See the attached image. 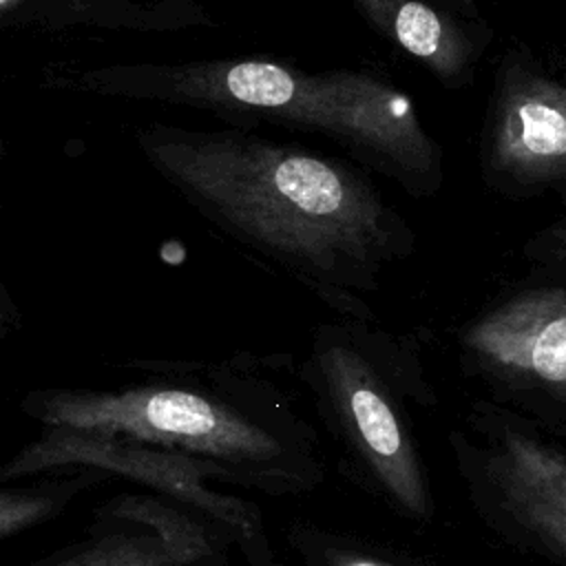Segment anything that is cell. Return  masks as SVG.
<instances>
[{
	"label": "cell",
	"instance_id": "cell-4",
	"mask_svg": "<svg viewBox=\"0 0 566 566\" xmlns=\"http://www.w3.org/2000/svg\"><path fill=\"white\" fill-rule=\"evenodd\" d=\"M493 159L522 181L566 179V88L528 73L511 77L497 106Z\"/></svg>",
	"mask_w": 566,
	"mask_h": 566
},
{
	"label": "cell",
	"instance_id": "cell-6",
	"mask_svg": "<svg viewBox=\"0 0 566 566\" xmlns=\"http://www.w3.org/2000/svg\"><path fill=\"white\" fill-rule=\"evenodd\" d=\"M332 378L343 398L345 411L385 484L405 506L422 513V480L391 405L369 382L356 358L340 352L334 354Z\"/></svg>",
	"mask_w": 566,
	"mask_h": 566
},
{
	"label": "cell",
	"instance_id": "cell-5",
	"mask_svg": "<svg viewBox=\"0 0 566 566\" xmlns=\"http://www.w3.org/2000/svg\"><path fill=\"white\" fill-rule=\"evenodd\" d=\"M469 345L491 363L566 389V292H524L469 334Z\"/></svg>",
	"mask_w": 566,
	"mask_h": 566
},
{
	"label": "cell",
	"instance_id": "cell-2",
	"mask_svg": "<svg viewBox=\"0 0 566 566\" xmlns=\"http://www.w3.org/2000/svg\"><path fill=\"white\" fill-rule=\"evenodd\" d=\"M181 93L281 113L287 119L318 126L360 150H374L398 170H411L409 166L420 170L429 155L411 102L367 77H312L274 62L245 60L190 71L181 80Z\"/></svg>",
	"mask_w": 566,
	"mask_h": 566
},
{
	"label": "cell",
	"instance_id": "cell-1",
	"mask_svg": "<svg viewBox=\"0 0 566 566\" xmlns=\"http://www.w3.org/2000/svg\"><path fill=\"white\" fill-rule=\"evenodd\" d=\"M148 157L201 210L318 272L371 265L389 248V214L345 168L259 139L153 133Z\"/></svg>",
	"mask_w": 566,
	"mask_h": 566
},
{
	"label": "cell",
	"instance_id": "cell-3",
	"mask_svg": "<svg viewBox=\"0 0 566 566\" xmlns=\"http://www.w3.org/2000/svg\"><path fill=\"white\" fill-rule=\"evenodd\" d=\"M46 422L126 433L217 458H270L279 444L230 409L184 389H130L124 394L57 396L44 407Z\"/></svg>",
	"mask_w": 566,
	"mask_h": 566
},
{
	"label": "cell",
	"instance_id": "cell-8",
	"mask_svg": "<svg viewBox=\"0 0 566 566\" xmlns=\"http://www.w3.org/2000/svg\"><path fill=\"white\" fill-rule=\"evenodd\" d=\"M391 29L396 40L413 55L429 60L440 71L451 73L460 64V42L442 18L424 2L405 0L398 4Z\"/></svg>",
	"mask_w": 566,
	"mask_h": 566
},
{
	"label": "cell",
	"instance_id": "cell-10",
	"mask_svg": "<svg viewBox=\"0 0 566 566\" xmlns=\"http://www.w3.org/2000/svg\"><path fill=\"white\" fill-rule=\"evenodd\" d=\"M557 243H559V254H562V259L566 261V226L559 230V234H557Z\"/></svg>",
	"mask_w": 566,
	"mask_h": 566
},
{
	"label": "cell",
	"instance_id": "cell-9",
	"mask_svg": "<svg viewBox=\"0 0 566 566\" xmlns=\"http://www.w3.org/2000/svg\"><path fill=\"white\" fill-rule=\"evenodd\" d=\"M168 544L153 537H113L55 566H170Z\"/></svg>",
	"mask_w": 566,
	"mask_h": 566
},
{
	"label": "cell",
	"instance_id": "cell-11",
	"mask_svg": "<svg viewBox=\"0 0 566 566\" xmlns=\"http://www.w3.org/2000/svg\"><path fill=\"white\" fill-rule=\"evenodd\" d=\"M347 566H389V564H380L374 559H356V562H349Z\"/></svg>",
	"mask_w": 566,
	"mask_h": 566
},
{
	"label": "cell",
	"instance_id": "cell-7",
	"mask_svg": "<svg viewBox=\"0 0 566 566\" xmlns=\"http://www.w3.org/2000/svg\"><path fill=\"white\" fill-rule=\"evenodd\" d=\"M493 475L513 513L566 551V455L526 436L506 433Z\"/></svg>",
	"mask_w": 566,
	"mask_h": 566
}]
</instances>
